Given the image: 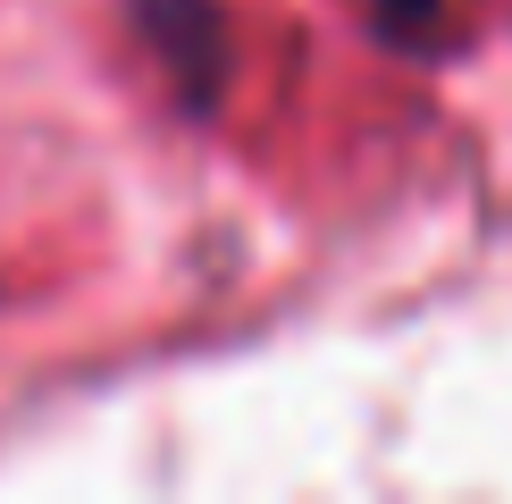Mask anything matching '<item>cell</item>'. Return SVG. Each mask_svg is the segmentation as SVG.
Masks as SVG:
<instances>
[{"label": "cell", "mask_w": 512, "mask_h": 504, "mask_svg": "<svg viewBox=\"0 0 512 504\" xmlns=\"http://www.w3.org/2000/svg\"><path fill=\"white\" fill-rule=\"evenodd\" d=\"M126 17H135L143 51L168 68V93H177L194 118L219 110L227 68H236V42H227V9L219 0H126Z\"/></svg>", "instance_id": "1"}, {"label": "cell", "mask_w": 512, "mask_h": 504, "mask_svg": "<svg viewBox=\"0 0 512 504\" xmlns=\"http://www.w3.org/2000/svg\"><path fill=\"white\" fill-rule=\"evenodd\" d=\"M370 9H378V26H387L395 42H420V34L437 26V9H445V0H370Z\"/></svg>", "instance_id": "2"}]
</instances>
